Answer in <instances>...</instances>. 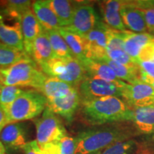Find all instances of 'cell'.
<instances>
[{
    "mask_svg": "<svg viewBox=\"0 0 154 154\" xmlns=\"http://www.w3.org/2000/svg\"><path fill=\"white\" fill-rule=\"evenodd\" d=\"M122 99L131 109L154 107V88L141 81L134 84L126 83Z\"/></svg>",
    "mask_w": 154,
    "mask_h": 154,
    "instance_id": "8fae6325",
    "label": "cell"
},
{
    "mask_svg": "<svg viewBox=\"0 0 154 154\" xmlns=\"http://www.w3.org/2000/svg\"><path fill=\"white\" fill-rule=\"evenodd\" d=\"M47 106V99L40 91L26 90L5 109L8 124L29 120L41 114Z\"/></svg>",
    "mask_w": 154,
    "mask_h": 154,
    "instance_id": "277c9868",
    "label": "cell"
},
{
    "mask_svg": "<svg viewBox=\"0 0 154 154\" xmlns=\"http://www.w3.org/2000/svg\"><path fill=\"white\" fill-rule=\"evenodd\" d=\"M110 27L101 21L96 27L84 36L86 58L100 60L106 56L108 36Z\"/></svg>",
    "mask_w": 154,
    "mask_h": 154,
    "instance_id": "30bf717a",
    "label": "cell"
},
{
    "mask_svg": "<svg viewBox=\"0 0 154 154\" xmlns=\"http://www.w3.org/2000/svg\"><path fill=\"white\" fill-rule=\"evenodd\" d=\"M140 81L151 86L154 88V78L149 76V75L145 74L141 70H140Z\"/></svg>",
    "mask_w": 154,
    "mask_h": 154,
    "instance_id": "74e56055",
    "label": "cell"
},
{
    "mask_svg": "<svg viewBox=\"0 0 154 154\" xmlns=\"http://www.w3.org/2000/svg\"><path fill=\"white\" fill-rule=\"evenodd\" d=\"M49 38L55 57L58 58L74 57L69 46L57 30H44Z\"/></svg>",
    "mask_w": 154,
    "mask_h": 154,
    "instance_id": "83f0119b",
    "label": "cell"
},
{
    "mask_svg": "<svg viewBox=\"0 0 154 154\" xmlns=\"http://www.w3.org/2000/svg\"><path fill=\"white\" fill-rule=\"evenodd\" d=\"M0 151H6V149H5V146H4V145H3L1 141H0Z\"/></svg>",
    "mask_w": 154,
    "mask_h": 154,
    "instance_id": "f35d334b",
    "label": "cell"
},
{
    "mask_svg": "<svg viewBox=\"0 0 154 154\" xmlns=\"http://www.w3.org/2000/svg\"><path fill=\"white\" fill-rule=\"evenodd\" d=\"M101 19L93 6L88 3L76 2L71 24L67 29L84 36L96 27Z\"/></svg>",
    "mask_w": 154,
    "mask_h": 154,
    "instance_id": "9c48e42d",
    "label": "cell"
},
{
    "mask_svg": "<svg viewBox=\"0 0 154 154\" xmlns=\"http://www.w3.org/2000/svg\"><path fill=\"white\" fill-rule=\"evenodd\" d=\"M41 149L43 154H74L76 140L75 138L67 136L57 141L46 144Z\"/></svg>",
    "mask_w": 154,
    "mask_h": 154,
    "instance_id": "484cf974",
    "label": "cell"
},
{
    "mask_svg": "<svg viewBox=\"0 0 154 154\" xmlns=\"http://www.w3.org/2000/svg\"><path fill=\"white\" fill-rule=\"evenodd\" d=\"M99 61L109 65L112 69L117 78L127 84H134L140 81V69L139 66H129L121 64L109 59L107 57L100 59Z\"/></svg>",
    "mask_w": 154,
    "mask_h": 154,
    "instance_id": "7402d4cb",
    "label": "cell"
},
{
    "mask_svg": "<svg viewBox=\"0 0 154 154\" xmlns=\"http://www.w3.org/2000/svg\"><path fill=\"white\" fill-rule=\"evenodd\" d=\"M0 10V42L14 48L19 51H24L23 38L22 17L11 13L2 7Z\"/></svg>",
    "mask_w": 154,
    "mask_h": 154,
    "instance_id": "52a82bcc",
    "label": "cell"
},
{
    "mask_svg": "<svg viewBox=\"0 0 154 154\" xmlns=\"http://www.w3.org/2000/svg\"><path fill=\"white\" fill-rule=\"evenodd\" d=\"M143 13L149 33L154 32V5L152 1H133Z\"/></svg>",
    "mask_w": 154,
    "mask_h": 154,
    "instance_id": "4dcf8cb0",
    "label": "cell"
},
{
    "mask_svg": "<svg viewBox=\"0 0 154 154\" xmlns=\"http://www.w3.org/2000/svg\"><path fill=\"white\" fill-rule=\"evenodd\" d=\"M79 111L81 119L91 126L122 123L133 118V109L116 96L82 101Z\"/></svg>",
    "mask_w": 154,
    "mask_h": 154,
    "instance_id": "6da1fadb",
    "label": "cell"
},
{
    "mask_svg": "<svg viewBox=\"0 0 154 154\" xmlns=\"http://www.w3.org/2000/svg\"><path fill=\"white\" fill-rule=\"evenodd\" d=\"M21 24L24 38V51L31 57L34 42L44 29L39 24L32 9L25 11L22 15Z\"/></svg>",
    "mask_w": 154,
    "mask_h": 154,
    "instance_id": "5bb4252c",
    "label": "cell"
},
{
    "mask_svg": "<svg viewBox=\"0 0 154 154\" xmlns=\"http://www.w3.org/2000/svg\"><path fill=\"white\" fill-rule=\"evenodd\" d=\"M141 61H153L154 62V40L146 44L140 51L138 58V64Z\"/></svg>",
    "mask_w": 154,
    "mask_h": 154,
    "instance_id": "d6a6232c",
    "label": "cell"
},
{
    "mask_svg": "<svg viewBox=\"0 0 154 154\" xmlns=\"http://www.w3.org/2000/svg\"><path fill=\"white\" fill-rule=\"evenodd\" d=\"M120 14L125 27L134 33H149L142 11L133 1H124Z\"/></svg>",
    "mask_w": 154,
    "mask_h": 154,
    "instance_id": "4fadbf2b",
    "label": "cell"
},
{
    "mask_svg": "<svg viewBox=\"0 0 154 154\" xmlns=\"http://www.w3.org/2000/svg\"><path fill=\"white\" fill-rule=\"evenodd\" d=\"M79 61L85 69L86 76L98 78L120 85L125 83L117 78L112 69L106 63L99 60L87 59V58H84Z\"/></svg>",
    "mask_w": 154,
    "mask_h": 154,
    "instance_id": "e0dca14e",
    "label": "cell"
},
{
    "mask_svg": "<svg viewBox=\"0 0 154 154\" xmlns=\"http://www.w3.org/2000/svg\"><path fill=\"white\" fill-rule=\"evenodd\" d=\"M32 3L28 0H9L4 2L3 7L6 9L18 15H22L25 11L32 9Z\"/></svg>",
    "mask_w": 154,
    "mask_h": 154,
    "instance_id": "1f68e13d",
    "label": "cell"
},
{
    "mask_svg": "<svg viewBox=\"0 0 154 154\" xmlns=\"http://www.w3.org/2000/svg\"><path fill=\"white\" fill-rule=\"evenodd\" d=\"M134 154H154V151L148 146L138 143V148Z\"/></svg>",
    "mask_w": 154,
    "mask_h": 154,
    "instance_id": "d590c367",
    "label": "cell"
},
{
    "mask_svg": "<svg viewBox=\"0 0 154 154\" xmlns=\"http://www.w3.org/2000/svg\"><path fill=\"white\" fill-rule=\"evenodd\" d=\"M54 57H56L54 54L49 38L45 31L43 29L34 42L31 58L35 61L36 64L39 65L51 60Z\"/></svg>",
    "mask_w": 154,
    "mask_h": 154,
    "instance_id": "ffe728a7",
    "label": "cell"
},
{
    "mask_svg": "<svg viewBox=\"0 0 154 154\" xmlns=\"http://www.w3.org/2000/svg\"><path fill=\"white\" fill-rule=\"evenodd\" d=\"M151 34H153V35H154V32H153V33H152Z\"/></svg>",
    "mask_w": 154,
    "mask_h": 154,
    "instance_id": "b9f144b4",
    "label": "cell"
},
{
    "mask_svg": "<svg viewBox=\"0 0 154 154\" xmlns=\"http://www.w3.org/2000/svg\"><path fill=\"white\" fill-rule=\"evenodd\" d=\"M138 146L136 140L128 139L112 144L96 154H134Z\"/></svg>",
    "mask_w": 154,
    "mask_h": 154,
    "instance_id": "f1b7e54d",
    "label": "cell"
},
{
    "mask_svg": "<svg viewBox=\"0 0 154 154\" xmlns=\"http://www.w3.org/2000/svg\"><path fill=\"white\" fill-rule=\"evenodd\" d=\"M124 1L119 0H107L99 2L103 22L112 29L124 32L126 31L122 19H121L120 9Z\"/></svg>",
    "mask_w": 154,
    "mask_h": 154,
    "instance_id": "2e32d148",
    "label": "cell"
},
{
    "mask_svg": "<svg viewBox=\"0 0 154 154\" xmlns=\"http://www.w3.org/2000/svg\"><path fill=\"white\" fill-rule=\"evenodd\" d=\"M126 82L123 84H117L106 81L86 76L79 86V92L82 101H88L106 96H116L122 99L123 88Z\"/></svg>",
    "mask_w": 154,
    "mask_h": 154,
    "instance_id": "ba28073f",
    "label": "cell"
},
{
    "mask_svg": "<svg viewBox=\"0 0 154 154\" xmlns=\"http://www.w3.org/2000/svg\"><path fill=\"white\" fill-rule=\"evenodd\" d=\"M154 40V35L150 33H134L126 30L124 32L125 51L138 63V58L143 48Z\"/></svg>",
    "mask_w": 154,
    "mask_h": 154,
    "instance_id": "ac0fdd59",
    "label": "cell"
},
{
    "mask_svg": "<svg viewBox=\"0 0 154 154\" xmlns=\"http://www.w3.org/2000/svg\"><path fill=\"white\" fill-rule=\"evenodd\" d=\"M57 31L69 46L74 57L79 60L86 58L85 41L84 36L74 33L65 27L59 28Z\"/></svg>",
    "mask_w": 154,
    "mask_h": 154,
    "instance_id": "d4e9b609",
    "label": "cell"
},
{
    "mask_svg": "<svg viewBox=\"0 0 154 154\" xmlns=\"http://www.w3.org/2000/svg\"><path fill=\"white\" fill-rule=\"evenodd\" d=\"M0 141L6 150L22 149L27 143L24 125L19 122L7 124L0 134Z\"/></svg>",
    "mask_w": 154,
    "mask_h": 154,
    "instance_id": "9a60e30c",
    "label": "cell"
},
{
    "mask_svg": "<svg viewBox=\"0 0 154 154\" xmlns=\"http://www.w3.org/2000/svg\"><path fill=\"white\" fill-rule=\"evenodd\" d=\"M131 121L136 129L141 134H154V107L133 109Z\"/></svg>",
    "mask_w": 154,
    "mask_h": 154,
    "instance_id": "44dd1931",
    "label": "cell"
},
{
    "mask_svg": "<svg viewBox=\"0 0 154 154\" xmlns=\"http://www.w3.org/2000/svg\"><path fill=\"white\" fill-rule=\"evenodd\" d=\"M6 151H0V154H6L5 153Z\"/></svg>",
    "mask_w": 154,
    "mask_h": 154,
    "instance_id": "ab89813d",
    "label": "cell"
},
{
    "mask_svg": "<svg viewBox=\"0 0 154 154\" xmlns=\"http://www.w3.org/2000/svg\"><path fill=\"white\" fill-rule=\"evenodd\" d=\"M38 66L47 76L54 77L75 87L79 86L86 76L82 63L75 57H54Z\"/></svg>",
    "mask_w": 154,
    "mask_h": 154,
    "instance_id": "5b68a950",
    "label": "cell"
},
{
    "mask_svg": "<svg viewBox=\"0 0 154 154\" xmlns=\"http://www.w3.org/2000/svg\"><path fill=\"white\" fill-rule=\"evenodd\" d=\"M32 7L38 22L44 30H57L61 27L59 19L47 5L45 0L34 1Z\"/></svg>",
    "mask_w": 154,
    "mask_h": 154,
    "instance_id": "d6986e66",
    "label": "cell"
},
{
    "mask_svg": "<svg viewBox=\"0 0 154 154\" xmlns=\"http://www.w3.org/2000/svg\"><path fill=\"white\" fill-rule=\"evenodd\" d=\"M76 88L54 77H47L39 91L47 99H53L66 96Z\"/></svg>",
    "mask_w": 154,
    "mask_h": 154,
    "instance_id": "603a6c76",
    "label": "cell"
},
{
    "mask_svg": "<svg viewBox=\"0 0 154 154\" xmlns=\"http://www.w3.org/2000/svg\"><path fill=\"white\" fill-rule=\"evenodd\" d=\"M31 58L26 51H19L0 42V66L6 68Z\"/></svg>",
    "mask_w": 154,
    "mask_h": 154,
    "instance_id": "4316f807",
    "label": "cell"
},
{
    "mask_svg": "<svg viewBox=\"0 0 154 154\" xmlns=\"http://www.w3.org/2000/svg\"><path fill=\"white\" fill-rule=\"evenodd\" d=\"M22 150L24 154H43L41 148L39 147L36 140L27 142L23 147Z\"/></svg>",
    "mask_w": 154,
    "mask_h": 154,
    "instance_id": "836d02e7",
    "label": "cell"
},
{
    "mask_svg": "<svg viewBox=\"0 0 154 154\" xmlns=\"http://www.w3.org/2000/svg\"><path fill=\"white\" fill-rule=\"evenodd\" d=\"M8 124L7 117L4 108L0 105V128H4Z\"/></svg>",
    "mask_w": 154,
    "mask_h": 154,
    "instance_id": "8d00e7d4",
    "label": "cell"
},
{
    "mask_svg": "<svg viewBox=\"0 0 154 154\" xmlns=\"http://www.w3.org/2000/svg\"><path fill=\"white\" fill-rule=\"evenodd\" d=\"M132 132L121 123L83 131L75 138L74 154H96L118 142L130 139Z\"/></svg>",
    "mask_w": 154,
    "mask_h": 154,
    "instance_id": "7a4b0ae2",
    "label": "cell"
},
{
    "mask_svg": "<svg viewBox=\"0 0 154 154\" xmlns=\"http://www.w3.org/2000/svg\"><path fill=\"white\" fill-rule=\"evenodd\" d=\"M38 67L35 61L29 58L11 66L0 68V86L31 87L39 91L47 76Z\"/></svg>",
    "mask_w": 154,
    "mask_h": 154,
    "instance_id": "3957f363",
    "label": "cell"
},
{
    "mask_svg": "<svg viewBox=\"0 0 154 154\" xmlns=\"http://www.w3.org/2000/svg\"><path fill=\"white\" fill-rule=\"evenodd\" d=\"M2 129H3V128H0V134H1V132H2Z\"/></svg>",
    "mask_w": 154,
    "mask_h": 154,
    "instance_id": "60d3db41",
    "label": "cell"
},
{
    "mask_svg": "<svg viewBox=\"0 0 154 154\" xmlns=\"http://www.w3.org/2000/svg\"><path fill=\"white\" fill-rule=\"evenodd\" d=\"M140 70L149 76L154 78V62L153 61H141L138 63Z\"/></svg>",
    "mask_w": 154,
    "mask_h": 154,
    "instance_id": "e575fe53",
    "label": "cell"
},
{
    "mask_svg": "<svg viewBox=\"0 0 154 154\" xmlns=\"http://www.w3.org/2000/svg\"><path fill=\"white\" fill-rule=\"evenodd\" d=\"M82 98L79 89L75 88L68 95L57 99H47V106L55 114L60 116L70 124L79 109Z\"/></svg>",
    "mask_w": 154,
    "mask_h": 154,
    "instance_id": "7c38bea8",
    "label": "cell"
},
{
    "mask_svg": "<svg viewBox=\"0 0 154 154\" xmlns=\"http://www.w3.org/2000/svg\"><path fill=\"white\" fill-rule=\"evenodd\" d=\"M45 2L59 19L61 27H67L71 24L76 5L74 2L68 0H45Z\"/></svg>",
    "mask_w": 154,
    "mask_h": 154,
    "instance_id": "cb8c5ba5",
    "label": "cell"
},
{
    "mask_svg": "<svg viewBox=\"0 0 154 154\" xmlns=\"http://www.w3.org/2000/svg\"><path fill=\"white\" fill-rule=\"evenodd\" d=\"M36 141L40 148L51 142L57 141L67 136L61 119L47 106L40 118L34 120Z\"/></svg>",
    "mask_w": 154,
    "mask_h": 154,
    "instance_id": "8992f818",
    "label": "cell"
},
{
    "mask_svg": "<svg viewBox=\"0 0 154 154\" xmlns=\"http://www.w3.org/2000/svg\"><path fill=\"white\" fill-rule=\"evenodd\" d=\"M25 91L16 86H0V105L5 110Z\"/></svg>",
    "mask_w": 154,
    "mask_h": 154,
    "instance_id": "f546056e",
    "label": "cell"
}]
</instances>
